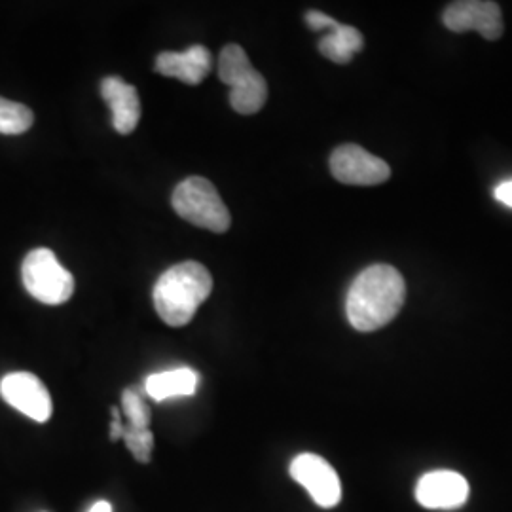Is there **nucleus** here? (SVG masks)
Wrapping results in <instances>:
<instances>
[{
  "mask_svg": "<svg viewBox=\"0 0 512 512\" xmlns=\"http://www.w3.org/2000/svg\"><path fill=\"white\" fill-rule=\"evenodd\" d=\"M156 71L184 84L198 86L211 71V52L200 44L184 52H164L156 57Z\"/></svg>",
  "mask_w": 512,
  "mask_h": 512,
  "instance_id": "obj_12",
  "label": "nucleus"
},
{
  "mask_svg": "<svg viewBox=\"0 0 512 512\" xmlns=\"http://www.w3.org/2000/svg\"><path fill=\"white\" fill-rule=\"evenodd\" d=\"M173 209L179 217L209 232L222 234L230 228L232 217L215 188L203 177H188L173 192Z\"/></svg>",
  "mask_w": 512,
  "mask_h": 512,
  "instance_id": "obj_4",
  "label": "nucleus"
},
{
  "mask_svg": "<svg viewBox=\"0 0 512 512\" xmlns=\"http://www.w3.org/2000/svg\"><path fill=\"white\" fill-rule=\"evenodd\" d=\"M122 412L128 420L126 427L137 429V431L150 429V420H152L150 406L145 403V397L141 395V391H137L135 387L124 389V393H122Z\"/></svg>",
  "mask_w": 512,
  "mask_h": 512,
  "instance_id": "obj_16",
  "label": "nucleus"
},
{
  "mask_svg": "<svg viewBox=\"0 0 512 512\" xmlns=\"http://www.w3.org/2000/svg\"><path fill=\"white\" fill-rule=\"evenodd\" d=\"M101 93L112 112L114 129L122 135L133 133L141 120V101L137 88L120 76H107L101 82Z\"/></svg>",
  "mask_w": 512,
  "mask_h": 512,
  "instance_id": "obj_11",
  "label": "nucleus"
},
{
  "mask_svg": "<svg viewBox=\"0 0 512 512\" xmlns=\"http://www.w3.org/2000/svg\"><path fill=\"white\" fill-rule=\"evenodd\" d=\"M363 46L365 38L361 31L342 23H338L334 29H330L329 35L319 40V52L338 65L349 63L353 55L363 50Z\"/></svg>",
  "mask_w": 512,
  "mask_h": 512,
  "instance_id": "obj_14",
  "label": "nucleus"
},
{
  "mask_svg": "<svg viewBox=\"0 0 512 512\" xmlns=\"http://www.w3.org/2000/svg\"><path fill=\"white\" fill-rule=\"evenodd\" d=\"M35 122L33 110L21 103L0 97V133L2 135H21L29 131Z\"/></svg>",
  "mask_w": 512,
  "mask_h": 512,
  "instance_id": "obj_15",
  "label": "nucleus"
},
{
  "mask_svg": "<svg viewBox=\"0 0 512 512\" xmlns=\"http://www.w3.org/2000/svg\"><path fill=\"white\" fill-rule=\"evenodd\" d=\"M495 200L503 203L505 207H512V179L505 183L497 184L494 190Z\"/></svg>",
  "mask_w": 512,
  "mask_h": 512,
  "instance_id": "obj_20",
  "label": "nucleus"
},
{
  "mask_svg": "<svg viewBox=\"0 0 512 512\" xmlns=\"http://www.w3.org/2000/svg\"><path fill=\"white\" fill-rule=\"evenodd\" d=\"M306 23H308V27H310L311 31H325V29L330 31V29H334V27L338 25L336 19L330 18V16L319 12V10H310V12L306 14Z\"/></svg>",
  "mask_w": 512,
  "mask_h": 512,
  "instance_id": "obj_18",
  "label": "nucleus"
},
{
  "mask_svg": "<svg viewBox=\"0 0 512 512\" xmlns=\"http://www.w3.org/2000/svg\"><path fill=\"white\" fill-rule=\"evenodd\" d=\"M444 25L454 33L476 31L488 40L503 35V14L497 2L492 0H461L446 6L442 14Z\"/></svg>",
  "mask_w": 512,
  "mask_h": 512,
  "instance_id": "obj_9",
  "label": "nucleus"
},
{
  "mask_svg": "<svg viewBox=\"0 0 512 512\" xmlns=\"http://www.w3.org/2000/svg\"><path fill=\"white\" fill-rule=\"evenodd\" d=\"M21 279L27 293L48 306L65 304L74 293L73 274L61 266L54 251L44 247L33 249L25 256Z\"/></svg>",
  "mask_w": 512,
  "mask_h": 512,
  "instance_id": "obj_5",
  "label": "nucleus"
},
{
  "mask_svg": "<svg viewBox=\"0 0 512 512\" xmlns=\"http://www.w3.org/2000/svg\"><path fill=\"white\" fill-rule=\"evenodd\" d=\"M404 298L406 283L399 270L389 264L368 266L349 287L348 321L359 332L380 330L399 315Z\"/></svg>",
  "mask_w": 512,
  "mask_h": 512,
  "instance_id": "obj_1",
  "label": "nucleus"
},
{
  "mask_svg": "<svg viewBox=\"0 0 512 512\" xmlns=\"http://www.w3.org/2000/svg\"><path fill=\"white\" fill-rule=\"evenodd\" d=\"M289 473L293 480L306 488V492L321 509H332L340 503V476L327 459L317 454H300L291 461Z\"/></svg>",
  "mask_w": 512,
  "mask_h": 512,
  "instance_id": "obj_6",
  "label": "nucleus"
},
{
  "mask_svg": "<svg viewBox=\"0 0 512 512\" xmlns=\"http://www.w3.org/2000/svg\"><path fill=\"white\" fill-rule=\"evenodd\" d=\"M110 414H112V420H110V440L122 439V433H124V421L120 416V410L118 408H110Z\"/></svg>",
  "mask_w": 512,
  "mask_h": 512,
  "instance_id": "obj_19",
  "label": "nucleus"
},
{
  "mask_svg": "<svg viewBox=\"0 0 512 512\" xmlns=\"http://www.w3.org/2000/svg\"><path fill=\"white\" fill-rule=\"evenodd\" d=\"M0 395L12 408L27 418L46 423L52 418L54 404L42 380L31 372H12L2 378Z\"/></svg>",
  "mask_w": 512,
  "mask_h": 512,
  "instance_id": "obj_8",
  "label": "nucleus"
},
{
  "mask_svg": "<svg viewBox=\"0 0 512 512\" xmlns=\"http://www.w3.org/2000/svg\"><path fill=\"white\" fill-rule=\"evenodd\" d=\"M219 78L230 88V105L239 114H255L266 105L268 84L238 44L220 52Z\"/></svg>",
  "mask_w": 512,
  "mask_h": 512,
  "instance_id": "obj_3",
  "label": "nucleus"
},
{
  "mask_svg": "<svg viewBox=\"0 0 512 512\" xmlns=\"http://www.w3.org/2000/svg\"><path fill=\"white\" fill-rule=\"evenodd\" d=\"M200 384V376L192 368H173L165 372H156L148 376L145 382V393L152 401H167L173 397H190L196 393Z\"/></svg>",
  "mask_w": 512,
  "mask_h": 512,
  "instance_id": "obj_13",
  "label": "nucleus"
},
{
  "mask_svg": "<svg viewBox=\"0 0 512 512\" xmlns=\"http://www.w3.org/2000/svg\"><path fill=\"white\" fill-rule=\"evenodd\" d=\"M88 512H114L112 511V505H110L109 501H97L95 505H93L92 509Z\"/></svg>",
  "mask_w": 512,
  "mask_h": 512,
  "instance_id": "obj_21",
  "label": "nucleus"
},
{
  "mask_svg": "<svg viewBox=\"0 0 512 512\" xmlns=\"http://www.w3.org/2000/svg\"><path fill=\"white\" fill-rule=\"evenodd\" d=\"M469 482L456 471H431L416 484V501L429 511H456L469 501Z\"/></svg>",
  "mask_w": 512,
  "mask_h": 512,
  "instance_id": "obj_10",
  "label": "nucleus"
},
{
  "mask_svg": "<svg viewBox=\"0 0 512 512\" xmlns=\"http://www.w3.org/2000/svg\"><path fill=\"white\" fill-rule=\"evenodd\" d=\"M213 291V277L200 262H181L154 285V308L169 327L188 325Z\"/></svg>",
  "mask_w": 512,
  "mask_h": 512,
  "instance_id": "obj_2",
  "label": "nucleus"
},
{
  "mask_svg": "<svg viewBox=\"0 0 512 512\" xmlns=\"http://www.w3.org/2000/svg\"><path fill=\"white\" fill-rule=\"evenodd\" d=\"M330 171L336 181L351 186H374L391 177L389 165L359 145L336 148L330 156Z\"/></svg>",
  "mask_w": 512,
  "mask_h": 512,
  "instance_id": "obj_7",
  "label": "nucleus"
},
{
  "mask_svg": "<svg viewBox=\"0 0 512 512\" xmlns=\"http://www.w3.org/2000/svg\"><path fill=\"white\" fill-rule=\"evenodd\" d=\"M122 439L126 442L131 456L137 459L139 463H148L152 459V450H154V435L150 429L145 431H137L124 425V433Z\"/></svg>",
  "mask_w": 512,
  "mask_h": 512,
  "instance_id": "obj_17",
  "label": "nucleus"
}]
</instances>
